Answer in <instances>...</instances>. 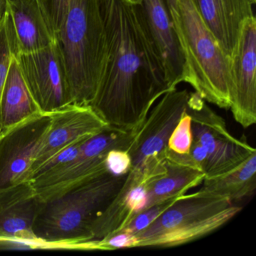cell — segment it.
I'll return each instance as SVG.
<instances>
[{
    "mask_svg": "<svg viewBox=\"0 0 256 256\" xmlns=\"http://www.w3.org/2000/svg\"><path fill=\"white\" fill-rule=\"evenodd\" d=\"M7 6L16 54L37 52L55 41L38 0H7Z\"/></svg>",
    "mask_w": 256,
    "mask_h": 256,
    "instance_id": "cell-16",
    "label": "cell"
},
{
    "mask_svg": "<svg viewBox=\"0 0 256 256\" xmlns=\"http://www.w3.org/2000/svg\"><path fill=\"white\" fill-rule=\"evenodd\" d=\"M106 48L100 83L89 104L108 126L136 130L170 91L140 4L101 0Z\"/></svg>",
    "mask_w": 256,
    "mask_h": 256,
    "instance_id": "cell-1",
    "label": "cell"
},
{
    "mask_svg": "<svg viewBox=\"0 0 256 256\" xmlns=\"http://www.w3.org/2000/svg\"><path fill=\"white\" fill-rule=\"evenodd\" d=\"M150 34L161 56L169 90L185 80V60L173 20L164 0H140Z\"/></svg>",
    "mask_w": 256,
    "mask_h": 256,
    "instance_id": "cell-13",
    "label": "cell"
},
{
    "mask_svg": "<svg viewBox=\"0 0 256 256\" xmlns=\"http://www.w3.org/2000/svg\"><path fill=\"white\" fill-rule=\"evenodd\" d=\"M134 130L108 126L82 144L77 156L53 176L34 178L32 186L44 202L54 198L78 186L108 172L106 158L112 150H130L136 136Z\"/></svg>",
    "mask_w": 256,
    "mask_h": 256,
    "instance_id": "cell-6",
    "label": "cell"
},
{
    "mask_svg": "<svg viewBox=\"0 0 256 256\" xmlns=\"http://www.w3.org/2000/svg\"><path fill=\"white\" fill-rule=\"evenodd\" d=\"M106 162L109 172L116 175L125 174L131 167V157L128 151L114 150L108 154Z\"/></svg>",
    "mask_w": 256,
    "mask_h": 256,
    "instance_id": "cell-23",
    "label": "cell"
},
{
    "mask_svg": "<svg viewBox=\"0 0 256 256\" xmlns=\"http://www.w3.org/2000/svg\"><path fill=\"white\" fill-rule=\"evenodd\" d=\"M42 113L32 98L16 56H13L0 100V136Z\"/></svg>",
    "mask_w": 256,
    "mask_h": 256,
    "instance_id": "cell-17",
    "label": "cell"
},
{
    "mask_svg": "<svg viewBox=\"0 0 256 256\" xmlns=\"http://www.w3.org/2000/svg\"><path fill=\"white\" fill-rule=\"evenodd\" d=\"M44 202L30 181L0 190V242H38L34 226Z\"/></svg>",
    "mask_w": 256,
    "mask_h": 256,
    "instance_id": "cell-12",
    "label": "cell"
},
{
    "mask_svg": "<svg viewBox=\"0 0 256 256\" xmlns=\"http://www.w3.org/2000/svg\"><path fill=\"white\" fill-rule=\"evenodd\" d=\"M166 168L164 174L148 187L143 205L138 214L157 204L186 194L188 190L202 184L205 178L204 172L198 167L190 154H175L168 148Z\"/></svg>",
    "mask_w": 256,
    "mask_h": 256,
    "instance_id": "cell-15",
    "label": "cell"
},
{
    "mask_svg": "<svg viewBox=\"0 0 256 256\" xmlns=\"http://www.w3.org/2000/svg\"><path fill=\"white\" fill-rule=\"evenodd\" d=\"M233 100L230 110L235 121L246 128L256 122V19L244 24L232 62Z\"/></svg>",
    "mask_w": 256,
    "mask_h": 256,
    "instance_id": "cell-11",
    "label": "cell"
},
{
    "mask_svg": "<svg viewBox=\"0 0 256 256\" xmlns=\"http://www.w3.org/2000/svg\"><path fill=\"white\" fill-rule=\"evenodd\" d=\"M230 64L236 54L242 26L254 17L252 0H192Z\"/></svg>",
    "mask_w": 256,
    "mask_h": 256,
    "instance_id": "cell-14",
    "label": "cell"
},
{
    "mask_svg": "<svg viewBox=\"0 0 256 256\" xmlns=\"http://www.w3.org/2000/svg\"><path fill=\"white\" fill-rule=\"evenodd\" d=\"M190 156L192 158L198 167L206 173V167L208 164V152L198 142L193 140L191 149L190 152Z\"/></svg>",
    "mask_w": 256,
    "mask_h": 256,
    "instance_id": "cell-24",
    "label": "cell"
},
{
    "mask_svg": "<svg viewBox=\"0 0 256 256\" xmlns=\"http://www.w3.org/2000/svg\"><path fill=\"white\" fill-rule=\"evenodd\" d=\"M192 142V120L186 110L169 137L167 148L175 154H190Z\"/></svg>",
    "mask_w": 256,
    "mask_h": 256,
    "instance_id": "cell-19",
    "label": "cell"
},
{
    "mask_svg": "<svg viewBox=\"0 0 256 256\" xmlns=\"http://www.w3.org/2000/svg\"><path fill=\"white\" fill-rule=\"evenodd\" d=\"M185 60V80L204 101L228 110L234 86L232 64L192 0H176L170 14Z\"/></svg>",
    "mask_w": 256,
    "mask_h": 256,
    "instance_id": "cell-4",
    "label": "cell"
},
{
    "mask_svg": "<svg viewBox=\"0 0 256 256\" xmlns=\"http://www.w3.org/2000/svg\"><path fill=\"white\" fill-rule=\"evenodd\" d=\"M128 1L132 2V4H140V0H128Z\"/></svg>",
    "mask_w": 256,
    "mask_h": 256,
    "instance_id": "cell-27",
    "label": "cell"
},
{
    "mask_svg": "<svg viewBox=\"0 0 256 256\" xmlns=\"http://www.w3.org/2000/svg\"><path fill=\"white\" fill-rule=\"evenodd\" d=\"M202 188L230 200H240L252 194L256 188V152L227 173L204 178Z\"/></svg>",
    "mask_w": 256,
    "mask_h": 256,
    "instance_id": "cell-18",
    "label": "cell"
},
{
    "mask_svg": "<svg viewBox=\"0 0 256 256\" xmlns=\"http://www.w3.org/2000/svg\"><path fill=\"white\" fill-rule=\"evenodd\" d=\"M88 139L79 140V142L70 145L68 148L62 150L59 154L55 155L54 156L48 160L34 173L31 180L34 178H49V176H53L55 174L58 173L77 156L82 144Z\"/></svg>",
    "mask_w": 256,
    "mask_h": 256,
    "instance_id": "cell-20",
    "label": "cell"
},
{
    "mask_svg": "<svg viewBox=\"0 0 256 256\" xmlns=\"http://www.w3.org/2000/svg\"><path fill=\"white\" fill-rule=\"evenodd\" d=\"M55 42L64 60L72 104L89 106L98 88L106 54L101 0H70Z\"/></svg>",
    "mask_w": 256,
    "mask_h": 256,
    "instance_id": "cell-2",
    "label": "cell"
},
{
    "mask_svg": "<svg viewBox=\"0 0 256 256\" xmlns=\"http://www.w3.org/2000/svg\"><path fill=\"white\" fill-rule=\"evenodd\" d=\"M28 89L43 114L72 104L68 78L58 44L14 54Z\"/></svg>",
    "mask_w": 256,
    "mask_h": 256,
    "instance_id": "cell-8",
    "label": "cell"
},
{
    "mask_svg": "<svg viewBox=\"0 0 256 256\" xmlns=\"http://www.w3.org/2000/svg\"><path fill=\"white\" fill-rule=\"evenodd\" d=\"M252 2H254V5H256V0H252Z\"/></svg>",
    "mask_w": 256,
    "mask_h": 256,
    "instance_id": "cell-28",
    "label": "cell"
},
{
    "mask_svg": "<svg viewBox=\"0 0 256 256\" xmlns=\"http://www.w3.org/2000/svg\"><path fill=\"white\" fill-rule=\"evenodd\" d=\"M224 196L200 188L180 196L160 216L134 235V248H170L204 238L242 210Z\"/></svg>",
    "mask_w": 256,
    "mask_h": 256,
    "instance_id": "cell-5",
    "label": "cell"
},
{
    "mask_svg": "<svg viewBox=\"0 0 256 256\" xmlns=\"http://www.w3.org/2000/svg\"><path fill=\"white\" fill-rule=\"evenodd\" d=\"M50 114L52 122L34 160L31 179L44 163L62 150L92 137L108 126L90 106L68 104Z\"/></svg>",
    "mask_w": 256,
    "mask_h": 256,
    "instance_id": "cell-10",
    "label": "cell"
},
{
    "mask_svg": "<svg viewBox=\"0 0 256 256\" xmlns=\"http://www.w3.org/2000/svg\"><path fill=\"white\" fill-rule=\"evenodd\" d=\"M125 176L108 170L44 202L34 226L37 242L91 250V223L116 197Z\"/></svg>",
    "mask_w": 256,
    "mask_h": 256,
    "instance_id": "cell-3",
    "label": "cell"
},
{
    "mask_svg": "<svg viewBox=\"0 0 256 256\" xmlns=\"http://www.w3.org/2000/svg\"><path fill=\"white\" fill-rule=\"evenodd\" d=\"M167 6L170 14H173L176 10V0H164Z\"/></svg>",
    "mask_w": 256,
    "mask_h": 256,
    "instance_id": "cell-25",
    "label": "cell"
},
{
    "mask_svg": "<svg viewBox=\"0 0 256 256\" xmlns=\"http://www.w3.org/2000/svg\"><path fill=\"white\" fill-rule=\"evenodd\" d=\"M52 122L40 113L0 136V190L30 181L31 169Z\"/></svg>",
    "mask_w": 256,
    "mask_h": 256,
    "instance_id": "cell-9",
    "label": "cell"
},
{
    "mask_svg": "<svg viewBox=\"0 0 256 256\" xmlns=\"http://www.w3.org/2000/svg\"><path fill=\"white\" fill-rule=\"evenodd\" d=\"M178 198L169 199L162 203L157 204L154 206H151L149 209L139 212L134 216L121 230L118 232H125L134 236L138 232L146 228L148 224L154 222L157 217L160 216L164 210L168 209ZM116 232V233H118Z\"/></svg>",
    "mask_w": 256,
    "mask_h": 256,
    "instance_id": "cell-21",
    "label": "cell"
},
{
    "mask_svg": "<svg viewBox=\"0 0 256 256\" xmlns=\"http://www.w3.org/2000/svg\"><path fill=\"white\" fill-rule=\"evenodd\" d=\"M8 6H7V0H0V20L6 14Z\"/></svg>",
    "mask_w": 256,
    "mask_h": 256,
    "instance_id": "cell-26",
    "label": "cell"
},
{
    "mask_svg": "<svg viewBox=\"0 0 256 256\" xmlns=\"http://www.w3.org/2000/svg\"><path fill=\"white\" fill-rule=\"evenodd\" d=\"M48 26L55 38L64 24L70 0H38Z\"/></svg>",
    "mask_w": 256,
    "mask_h": 256,
    "instance_id": "cell-22",
    "label": "cell"
},
{
    "mask_svg": "<svg viewBox=\"0 0 256 256\" xmlns=\"http://www.w3.org/2000/svg\"><path fill=\"white\" fill-rule=\"evenodd\" d=\"M186 112L192 120L193 140L208 152L205 178H214L230 172L256 150L245 139L234 137L226 122L214 112L196 92H190Z\"/></svg>",
    "mask_w": 256,
    "mask_h": 256,
    "instance_id": "cell-7",
    "label": "cell"
}]
</instances>
